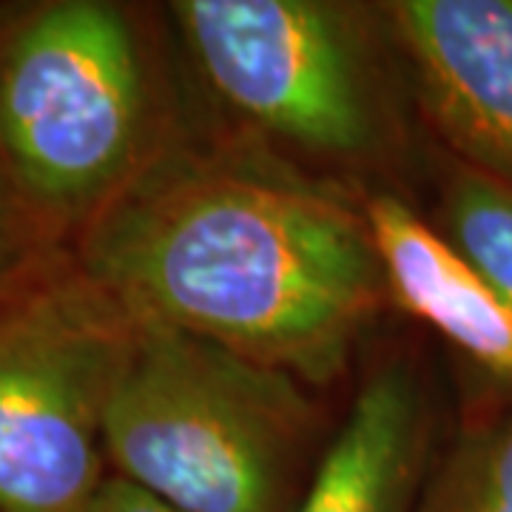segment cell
<instances>
[{
  "instance_id": "52a82bcc",
  "label": "cell",
  "mask_w": 512,
  "mask_h": 512,
  "mask_svg": "<svg viewBox=\"0 0 512 512\" xmlns=\"http://www.w3.org/2000/svg\"><path fill=\"white\" fill-rule=\"evenodd\" d=\"M390 302L416 316L501 387H512V311L450 239L402 197L362 200Z\"/></svg>"
},
{
  "instance_id": "6da1fadb",
  "label": "cell",
  "mask_w": 512,
  "mask_h": 512,
  "mask_svg": "<svg viewBox=\"0 0 512 512\" xmlns=\"http://www.w3.org/2000/svg\"><path fill=\"white\" fill-rule=\"evenodd\" d=\"M72 259L134 322L305 387L336 382L390 302L362 202L245 148L177 140L77 237Z\"/></svg>"
},
{
  "instance_id": "5b68a950",
  "label": "cell",
  "mask_w": 512,
  "mask_h": 512,
  "mask_svg": "<svg viewBox=\"0 0 512 512\" xmlns=\"http://www.w3.org/2000/svg\"><path fill=\"white\" fill-rule=\"evenodd\" d=\"M171 18L205 83L276 143L356 163L384 146L365 9L333 0H180Z\"/></svg>"
},
{
  "instance_id": "ba28073f",
  "label": "cell",
  "mask_w": 512,
  "mask_h": 512,
  "mask_svg": "<svg viewBox=\"0 0 512 512\" xmlns=\"http://www.w3.org/2000/svg\"><path fill=\"white\" fill-rule=\"evenodd\" d=\"M433 413L421 373L393 359L367 379L293 512H416Z\"/></svg>"
},
{
  "instance_id": "8992f818",
  "label": "cell",
  "mask_w": 512,
  "mask_h": 512,
  "mask_svg": "<svg viewBox=\"0 0 512 512\" xmlns=\"http://www.w3.org/2000/svg\"><path fill=\"white\" fill-rule=\"evenodd\" d=\"M384 18L444 154L512 185V0H399Z\"/></svg>"
},
{
  "instance_id": "9c48e42d",
  "label": "cell",
  "mask_w": 512,
  "mask_h": 512,
  "mask_svg": "<svg viewBox=\"0 0 512 512\" xmlns=\"http://www.w3.org/2000/svg\"><path fill=\"white\" fill-rule=\"evenodd\" d=\"M416 512H512V402L461 424L430 464Z\"/></svg>"
},
{
  "instance_id": "277c9868",
  "label": "cell",
  "mask_w": 512,
  "mask_h": 512,
  "mask_svg": "<svg viewBox=\"0 0 512 512\" xmlns=\"http://www.w3.org/2000/svg\"><path fill=\"white\" fill-rule=\"evenodd\" d=\"M134 339L131 313L74 259L0 308V512H92Z\"/></svg>"
},
{
  "instance_id": "8fae6325",
  "label": "cell",
  "mask_w": 512,
  "mask_h": 512,
  "mask_svg": "<svg viewBox=\"0 0 512 512\" xmlns=\"http://www.w3.org/2000/svg\"><path fill=\"white\" fill-rule=\"evenodd\" d=\"M72 251L60 245L0 177V308L60 271Z\"/></svg>"
},
{
  "instance_id": "30bf717a",
  "label": "cell",
  "mask_w": 512,
  "mask_h": 512,
  "mask_svg": "<svg viewBox=\"0 0 512 512\" xmlns=\"http://www.w3.org/2000/svg\"><path fill=\"white\" fill-rule=\"evenodd\" d=\"M430 222L476 265L512 311V185L444 154Z\"/></svg>"
},
{
  "instance_id": "7c38bea8",
  "label": "cell",
  "mask_w": 512,
  "mask_h": 512,
  "mask_svg": "<svg viewBox=\"0 0 512 512\" xmlns=\"http://www.w3.org/2000/svg\"><path fill=\"white\" fill-rule=\"evenodd\" d=\"M92 512H183L146 490L134 487L131 481L120 476H109L103 481L100 493L94 498Z\"/></svg>"
},
{
  "instance_id": "7a4b0ae2",
  "label": "cell",
  "mask_w": 512,
  "mask_h": 512,
  "mask_svg": "<svg viewBox=\"0 0 512 512\" xmlns=\"http://www.w3.org/2000/svg\"><path fill=\"white\" fill-rule=\"evenodd\" d=\"M177 137L131 6L40 0L0 9V177L52 237H77Z\"/></svg>"
},
{
  "instance_id": "3957f363",
  "label": "cell",
  "mask_w": 512,
  "mask_h": 512,
  "mask_svg": "<svg viewBox=\"0 0 512 512\" xmlns=\"http://www.w3.org/2000/svg\"><path fill=\"white\" fill-rule=\"evenodd\" d=\"M316 439L311 387L137 322L103 424L111 476L183 512H293L322 458Z\"/></svg>"
}]
</instances>
